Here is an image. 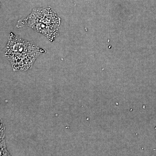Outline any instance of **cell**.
I'll list each match as a JSON object with an SVG mask.
<instances>
[{
    "instance_id": "6da1fadb",
    "label": "cell",
    "mask_w": 156,
    "mask_h": 156,
    "mask_svg": "<svg viewBox=\"0 0 156 156\" xmlns=\"http://www.w3.org/2000/svg\"><path fill=\"white\" fill-rule=\"evenodd\" d=\"M46 50L39 48L33 42L26 41L10 33L5 56L9 59L14 71L30 69L36 59Z\"/></svg>"
},
{
    "instance_id": "7a4b0ae2",
    "label": "cell",
    "mask_w": 156,
    "mask_h": 156,
    "mask_svg": "<svg viewBox=\"0 0 156 156\" xmlns=\"http://www.w3.org/2000/svg\"><path fill=\"white\" fill-rule=\"evenodd\" d=\"M61 20L50 7L35 8L28 16L19 20L16 27L19 28L28 27L44 35L52 42L58 36Z\"/></svg>"
},
{
    "instance_id": "3957f363",
    "label": "cell",
    "mask_w": 156,
    "mask_h": 156,
    "mask_svg": "<svg viewBox=\"0 0 156 156\" xmlns=\"http://www.w3.org/2000/svg\"><path fill=\"white\" fill-rule=\"evenodd\" d=\"M1 156H9V153L6 150L5 143L4 140L1 141Z\"/></svg>"
}]
</instances>
